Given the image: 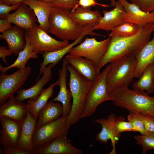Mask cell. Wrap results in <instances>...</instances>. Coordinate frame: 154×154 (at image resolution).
I'll return each mask as SVG.
<instances>
[{
    "mask_svg": "<svg viewBox=\"0 0 154 154\" xmlns=\"http://www.w3.org/2000/svg\"><path fill=\"white\" fill-rule=\"evenodd\" d=\"M154 31V22L142 26L135 34L127 37H118L111 38L106 52L98 68L107 64L111 63L121 58L127 56H136L142 47L149 40Z\"/></svg>",
    "mask_w": 154,
    "mask_h": 154,
    "instance_id": "cell-1",
    "label": "cell"
},
{
    "mask_svg": "<svg viewBox=\"0 0 154 154\" xmlns=\"http://www.w3.org/2000/svg\"><path fill=\"white\" fill-rule=\"evenodd\" d=\"M110 92L115 106L154 119V97L145 91L127 88Z\"/></svg>",
    "mask_w": 154,
    "mask_h": 154,
    "instance_id": "cell-2",
    "label": "cell"
},
{
    "mask_svg": "<svg viewBox=\"0 0 154 154\" xmlns=\"http://www.w3.org/2000/svg\"><path fill=\"white\" fill-rule=\"evenodd\" d=\"M67 68L69 73L68 85L73 100L71 110L68 115V122L71 125L81 118L86 98L93 82L83 77L68 63Z\"/></svg>",
    "mask_w": 154,
    "mask_h": 154,
    "instance_id": "cell-3",
    "label": "cell"
},
{
    "mask_svg": "<svg viewBox=\"0 0 154 154\" xmlns=\"http://www.w3.org/2000/svg\"><path fill=\"white\" fill-rule=\"evenodd\" d=\"M70 10L53 7L48 19V33L62 40H75L81 35L85 25H79L70 17Z\"/></svg>",
    "mask_w": 154,
    "mask_h": 154,
    "instance_id": "cell-4",
    "label": "cell"
},
{
    "mask_svg": "<svg viewBox=\"0 0 154 154\" xmlns=\"http://www.w3.org/2000/svg\"><path fill=\"white\" fill-rule=\"evenodd\" d=\"M137 66L135 56L124 57L111 63L106 79L108 90L128 88L135 78Z\"/></svg>",
    "mask_w": 154,
    "mask_h": 154,
    "instance_id": "cell-5",
    "label": "cell"
},
{
    "mask_svg": "<svg viewBox=\"0 0 154 154\" xmlns=\"http://www.w3.org/2000/svg\"><path fill=\"white\" fill-rule=\"evenodd\" d=\"M111 67V63L100 73L92 85L86 98L81 118L91 116L95 112L98 106L104 102L111 100L112 98L108 90L106 77Z\"/></svg>",
    "mask_w": 154,
    "mask_h": 154,
    "instance_id": "cell-6",
    "label": "cell"
},
{
    "mask_svg": "<svg viewBox=\"0 0 154 154\" xmlns=\"http://www.w3.org/2000/svg\"><path fill=\"white\" fill-rule=\"evenodd\" d=\"M71 126L68 122V115H62L35 128L33 139V150L56 137L66 136Z\"/></svg>",
    "mask_w": 154,
    "mask_h": 154,
    "instance_id": "cell-7",
    "label": "cell"
},
{
    "mask_svg": "<svg viewBox=\"0 0 154 154\" xmlns=\"http://www.w3.org/2000/svg\"><path fill=\"white\" fill-rule=\"evenodd\" d=\"M110 40L109 37L100 41L95 38L86 37L83 42L73 47L69 54L84 57L93 62L98 68L106 52Z\"/></svg>",
    "mask_w": 154,
    "mask_h": 154,
    "instance_id": "cell-8",
    "label": "cell"
},
{
    "mask_svg": "<svg viewBox=\"0 0 154 154\" xmlns=\"http://www.w3.org/2000/svg\"><path fill=\"white\" fill-rule=\"evenodd\" d=\"M47 33L36 24L31 29L25 31V37L29 40L35 50L42 54L61 49L69 44L68 40H58Z\"/></svg>",
    "mask_w": 154,
    "mask_h": 154,
    "instance_id": "cell-9",
    "label": "cell"
},
{
    "mask_svg": "<svg viewBox=\"0 0 154 154\" xmlns=\"http://www.w3.org/2000/svg\"><path fill=\"white\" fill-rule=\"evenodd\" d=\"M32 69L28 66L18 69L13 74L0 73V105H1L24 84L31 74Z\"/></svg>",
    "mask_w": 154,
    "mask_h": 154,
    "instance_id": "cell-10",
    "label": "cell"
},
{
    "mask_svg": "<svg viewBox=\"0 0 154 154\" xmlns=\"http://www.w3.org/2000/svg\"><path fill=\"white\" fill-rule=\"evenodd\" d=\"M93 25L87 24L85 25L84 29L80 36L76 40L66 46L60 49L52 51L45 52L42 54L43 60L40 64L39 73L36 80L37 82L42 74L43 70L46 66L52 64L54 67L67 53L69 52L71 49L75 45L82 42L86 35L96 36L98 34L94 31Z\"/></svg>",
    "mask_w": 154,
    "mask_h": 154,
    "instance_id": "cell-11",
    "label": "cell"
},
{
    "mask_svg": "<svg viewBox=\"0 0 154 154\" xmlns=\"http://www.w3.org/2000/svg\"><path fill=\"white\" fill-rule=\"evenodd\" d=\"M66 136L56 137L33 150L32 154H81Z\"/></svg>",
    "mask_w": 154,
    "mask_h": 154,
    "instance_id": "cell-12",
    "label": "cell"
},
{
    "mask_svg": "<svg viewBox=\"0 0 154 154\" xmlns=\"http://www.w3.org/2000/svg\"><path fill=\"white\" fill-rule=\"evenodd\" d=\"M1 129L0 144L3 149L17 147L21 123L5 117L0 116Z\"/></svg>",
    "mask_w": 154,
    "mask_h": 154,
    "instance_id": "cell-13",
    "label": "cell"
},
{
    "mask_svg": "<svg viewBox=\"0 0 154 154\" xmlns=\"http://www.w3.org/2000/svg\"><path fill=\"white\" fill-rule=\"evenodd\" d=\"M111 10H104V15L98 22L94 26L93 30H102L108 32L124 22L123 19L125 11L121 3L117 1L116 6Z\"/></svg>",
    "mask_w": 154,
    "mask_h": 154,
    "instance_id": "cell-14",
    "label": "cell"
},
{
    "mask_svg": "<svg viewBox=\"0 0 154 154\" xmlns=\"http://www.w3.org/2000/svg\"><path fill=\"white\" fill-rule=\"evenodd\" d=\"M116 116L114 114L108 115L106 119L98 118L93 121L100 123L102 126L101 131L96 136L95 140L101 143H107L110 139L112 149L110 154H116L115 145L119 141V138L116 136L115 131V123Z\"/></svg>",
    "mask_w": 154,
    "mask_h": 154,
    "instance_id": "cell-15",
    "label": "cell"
},
{
    "mask_svg": "<svg viewBox=\"0 0 154 154\" xmlns=\"http://www.w3.org/2000/svg\"><path fill=\"white\" fill-rule=\"evenodd\" d=\"M125 11L123 17L125 22H130L141 27L154 22V12L149 13L141 10L136 5L126 0H118Z\"/></svg>",
    "mask_w": 154,
    "mask_h": 154,
    "instance_id": "cell-16",
    "label": "cell"
},
{
    "mask_svg": "<svg viewBox=\"0 0 154 154\" xmlns=\"http://www.w3.org/2000/svg\"><path fill=\"white\" fill-rule=\"evenodd\" d=\"M37 120L33 116L28 110L25 117L21 123L20 133L17 143L18 148L30 152L32 154L33 150V137Z\"/></svg>",
    "mask_w": 154,
    "mask_h": 154,
    "instance_id": "cell-17",
    "label": "cell"
},
{
    "mask_svg": "<svg viewBox=\"0 0 154 154\" xmlns=\"http://www.w3.org/2000/svg\"><path fill=\"white\" fill-rule=\"evenodd\" d=\"M68 64L65 58L63 60L62 68L59 70L58 85L60 90L57 96L53 99L54 102H60L63 108L62 116H68L70 111L72 104L71 99L72 97L70 89H67L66 86V76L67 70V66Z\"/></svg>",
    "mask_w": 154,
    "mask_h": 154,
    "instance_id": "cell-18",
    "label": "cell"
},
{
    "mask_svg": "<svg viewBox=\"0 0 154 154\" xmlns=\"http://www.w3.org/2000/svg\"><path fill=\"white\" fill-rule=\"evenodd\" d=\"M52 67V64L45 66L43 70L42 77L30 88L18 90L16 92L17 94L15 97V99L20 102H23L27 99H36L43 89L44 86L51 78Z\"/></svg>",
    "mask_w": 154,
    "mask_h": 154,
    "instance_id": "cell-19",
    "label": "cell"
},
{
    "mask_svg": "<svg viewBox=\"0 0 154 154\" xmlns=\"http://www.w3.org/2000/svg\"><path fill=\"white\" fill-rule=\"evenodd\" d=\"M65 58L79 73L90 81H94L100 73L97 65L85 58L68 54Z\"/></svg>",
    "mask_w": 154,
    "mask_h": 154,
    "instance_id": "cell-20",
    "label": "cell"
},
{
    "mask_svg": "<svg viewBox=\"0 0 154 154\" xmlns=\"http://www.w3.org/2000/svg\"><path fill=\"white\" fill-rule=\"evenodd\" d=\"M28 110L27 103L17 101L13 95L0 106V116L21 123L25 117Z\"/></svg>",
    "mask_w": 154,
    "mask_h": 154,
    "instance_id": "cell-21",
    "label": "cell"
},
{
    "mask_svg": "<svg viewBox=\"0 0 154 154\" xmlns=\"http://www.w3.org/2000/svg\"><path fill=\"white\" fill-rule=\"evenodd\" d=\"M7 18L11 23L25 31L33 27L38 21L33 10L27 5L22 3L14 12L10 14Z\"/></svg>",
    "mask_w": 154,
    "mask_h": 154,
    "instance_id": "cell-22",
    "label": "cell"
},
{
    "mask_svg": "<svg viewBox=\"0 0 154 154\" xmlns=\"http://www.w3.org/2000/svg\"><path fill=\"white\" fill-rule=\"evenodd\" d=\"M25 31L16 25L13 26L11 29L0 35V39L5 40L8 44L9 48L13 54L17 55L25 47Z\"/></svg>",
    "mask_w": 154,
    "mask_h": 154,
    "instance_id": "cell-23",
    "label": "cell"
},
{
    "mask_svg": "<svg viewBox=\"0 0 154 154\" xmlns=\"http://www.w3.org/2000/svg\"><path fill=\"white\" fill-rule=\"evenodd\" d=\"M32 9L36 17L40 27L48 33V19L51 8V3L39 0H25L21 2Z\"/></svg>",
    "mask_w": 154,
    "mask_h": 154,
    "instance_id": "cell-24",
    "label": "cell"
},
{
    "mask_svg": "<svg viewBox=\"0 0 154 154\" xmlns=\"http://www.w3.org/2000/svg\"><path fill=\"white\" fill-rule=\"evenodd\" d=\"M70 17L76 24L83 26L87 24L95 25L102 16L97 9L92 11L90 7L78 6L70 11Z\"/></svg>",
    "mask_w": 154,
    "mask_h": 154,
    "instance_id": "cell-25",
    "label": "cell"
},
{
    "mask_svg": "<svg viewBox=\"0 0 154 154\" xmlns=\"http://www.w3.org/2000/svg\"><path fill=\"white\" fill-rule=\"evenodd\" d=\"M63 113L62 104L53 100L48 102L39 112L36 128L60 117Z\"/></svg>",
    "mask_w": 154,
    "mask_h": 154,
    "instance_id": "cell-26",
    "label": "cell"
},
{
    "mask_svg": "<svg viewBox=\"0 0 154 154\" xmlns=\"http://www.w3.org/2000/svg\"><path fill=\"white\" fill-rule=\"evenodd\" d=\"M137 66L135 78H139L145 68L154 62V36L136 56Z\"/></svg>",
    "mask_w": 154,
    "mask_h": 154,
    "instance_id": "cell-27",
    "label": "cell"
},
{
    "mask_svg": "<svg viewBox=\"0 0 154 154\" xmlns=\"http://www.w3.org/2000/svg\"><path fill=\"white\" fill-rule=\"evenodd\" d=\"M25 39L26 41L25 47L19 52L18 58L13 63L7 67H3L2 64H0V71L1 72L6 73L9 70L13 68L23 69L26 67V64L29 59H35L38 58V54L39 53L35 50L27 38L25 37Z\"/></svg>",
    "mask_w": 154,
    "mask_h": 154,
    "instance_id": "cell-28",
    "label": "cell"
},
{
    "mask_svg": "<svg viewBox=\"0 0 154 154\" xmlns=\"http://www.w3.org/2000/svg\"><path fill=\"white\" fill-rule=\"evenodd\" d=\"M58 85V80L54 83L51 84L47 88L43 89L36 99H29L27 104L29 111L33 117L37 119L39 112L47 103L50 98L52 96L54 87Z\"/></svg>",
    "mask_w": 154,
    "mask_h": 154,
    "instance_id": "cell-29",
    "label": "cell"
},
{
    "mask_svg": "<svg viewBox=\"0 0 154 154\" xmlns=\"http://www.w3.org/2000/svg\"><path fill=\"white\" fill-rule=\"evenodd\" d=\"M139 80L133 83V89L146 91L149 94L153 93L154 88V69L152 64L144 69Z\"/></svg>",
    "mask_w": 154,
    "mask_h": 154,
    "instance_id": "cell-30",
    "label": "cell"
},
{
    "mask_svg": "<svg viewBox=\"0 0 154 154\" xmlns=\"http://www.w3.org/2000/svg\"><path fill=\"white\" fill-rule=\"evenodd\" d=\"M141 27L131 22H125L112 29L108 35V37L112 38L118 37H127L132 36L137 33Z\"/></svg>",
    "mask_w": 154,
    "mask_h": 154,
    "instance_id": "cell-31",
    "label": "cell"
},
{
    "mask_svg": "<svg viewBox=\"0 0 154 154\" xmlns=\"http://www.w3.org/2000/svg\"><path fill=\"white\" fill-rule=\"evenodd\" d=\"M136 144L142 146V153H146L151 149H154V133L147 132L146 133L134 136Z\"/></svg>",
    "mask_w": 154,
    "mask_h": 154,
    "instance_id": "cell-32",
    "label": "cell"
},
{
    "mask_svg": "<svg viewBox=\"0 0 154 154\" xmlns=\"http://www.w3.org/2000/svg\"><path fill=\"white\" fill-rule=\"evenodd\" d=\"M132 126L128 121H126L121 116L116 117L115 123V131L117 137L119 139L121 133L125 131H132Z\"/></svg>",
    "mask_w": 154,
    "mask_h": 154,
    "instance_id": "cell-33",
    "label": "cell"
},
{
    "mask_svg": "<svg viewBox=\"0 0 154 154\" xmlns=\"http://www.w3.org/2000/svg\"><path fill=\"white\" fill-rule=\"evenodd\" d=\"M127 120L132 126V131L138 132L142 135L145 134L147 132L145 129L142 121L139 118L133 114L129 113L127 116Z\"/></svg>",
    "mask_w": 154,
    "mask_h": 154,
    "instance_id": "cell-34",
    "label": "cell"
},
{
    "mask_svg": "<svg viewBox=\"0 0 154 154\" xmlns=\"http://www.w3.org/2000/svg\"><path fill=\"white\" fill-rule=\"evenodd\" d=\"M139 118L143 122L145 130L147 132L154 133V119L143 115L139 113H130Z\"/></svg>",
    "mask_w": 154,
    "mask_h": 154,
    "instance_id": "cell-35",
    "label": "cell"
},
{
    "mask_svg": "<svg viewBox=\"0 0 154 154\" xmlns=\"http://www.w3.org/2000/svg\"><path fill=\"white\" fill-rule=\"evenodd\" d=\"M147 12H154V0H129Z\"/></svg>",
    "mask_w": 154,
    "mask_h": 154,
    "instance_id": "cell-36",
    "label": "cell"
},
{
    "mask_svg": "<svg viewBox=\"0 0 154 154\" xmlns=\"http://www.w3.org/2000/svg\"><path fill=\"white\" fill-rule=\"evenodd\" d=\"M79 0H53L51 3L53 7H59L66 9L73 10L78 4Z\"/></svg>",
    "mask_w": 154,
    "mask_h": 154,
    "instance_id": "cell-37",
    "label": "cell"
},
{
    "mask_svg": "<svg viewBox=\"0 0 154 154\" xmlns=\"http://www.w3.org/2000/svg\"><path fill=\"white\" fill-rule=\"evenodd\" d=\"M21 3L8 5L0 3V19L7 18L13 10H16L21 4Z\"/></svg>",
    "mask_w": 154,
    "mask_h": 154,
    "instance_id": "cell-38",
    "label": "cell"
},
{
    "mask_svg": "<svg viewBox=\"0 0 154 154\" xmlns=\"http://www.w3.org/2000/svg\"><path fill=\"white\" fill-rule=\"evenodd\" d=\"M96 5L104 7H109L111 6L110 5H108L100 3L97 2L95 0H79L78 4L75 8L71 11L74 10L78 6L88 7Z\"/></svg>",
    "mask_w": 154,
    "mask_h": 154,
    "instance_id": "cell-39",
    "label": "cell"
},
{
    "mask_svg": "<svg viewBox=\"0 0 154 154\" xmlns=\"http://www.w3.org/2000/svg\"><path fill=\"white\" fill-rule=\"evenodd\" d=\"M0 154H32L29 151L18 148V147H12L0 149Z\"/></svg>",
    "mask_w": 154,
    "mask_h": 154,
    "instance_id": "cell-40",
    "label": "cell"
},
{
    "mask_svg": "<svg viewBox=\"0 0 154 154\" xmlns=\"http://www.w3.org/2000/svg\"><path fill=\"white\" fill-rule=\"evenodd\" d=\"M7 47L1 46H0V57L3 62L6 65L7 64L6 58L7 56H11L13 53Z\"/></svg>",
    "mask_w": 154,
    "mask_h": 154,
    "instance_id": "cell-41",
    "label": "cell"
},
{
    "mask_svg": "<svg viewBox=\"0 0 154 154\" xmlns=\"http://www.w3.org/2000/svg\"><path fill=\"white\" fill-rule=\"evenodd\" d=\"M7 18L0 19V32L2 33L11 29L13 26Z\"/></svg>",
    "mask_w": 154,
    "mask_h": 154,
    "instance_id": "cell-42",
    "label": "cell"
},
{
    "mask_svg": "<svg viewBox=\"0 0 154 154\" xmlns=\"http://www.w3.org/2000/svg\"><path fill=\"white\" fill-rule=\"evenodd\" d=\"M25 0H0V3L8 5H12L21 3L22 1ZM43 1L44 0H39Z\"/></svg>",
    "mask_w": 154,
    "mask_h": 154,
    "instance_id": "cell-43",
    "label": "cell"
},
{
    "mask_svg": "<svg viewBox=\"0 0 154 154\" xmlns=\"http://www.w3.org/2000/svg\"><path fill=\"white\" fill-rule=\"evenodd\" d=\"M116 3L115 0H111L110 6L114 7L116 6Z\"/></svg>",
    "mask_w": 154,
    "mask_h": 154,
    "instance_id": "cell-44",
    "label": "cell"
},
{
    "mask_svg": "<svg viewBox=\"0 0 154 154\" xmlns=\"http://www.w3.org/2000/svg\"><path fill=\"white\" fill-rule=\"evenodd\" d=\"M53 0H44L43 1L46 2L51 3L52 2Z\"/></svg>",
    "mask_w": 154,
    "mask_h": 154,
    "instance_id": "cell-45",
    "label": "cell"
},
{
    "mask_svg": "<svg viewBox=\"0 0 154 154\" xmlns=\"http://www.w3.org/2000/svg\"><path fill=\"white\" fill-rule=\"evenodd\" d=\"M152 64H153V68H154V62H153V63H152Z\"/></svg>",
    "mask_w": 154,
    "mask_h": 154,
    "instance_id": "cell-46",
    "label": "cell"
},
{
    "mask_svg": "<svg viewBox=\"0 0 154 154\" xmlns=\"http://www.w3.org/2000/svg\"><path fill=\"white\" fill-rule=\"evenodd\" d=\"M154 94V90H153V93Z\"/></svg>",
    "mask_w": 154,
    "mask_h": 154,
    "instance_id": "cell-47",
    "label": "cell"
}]
</instances>
